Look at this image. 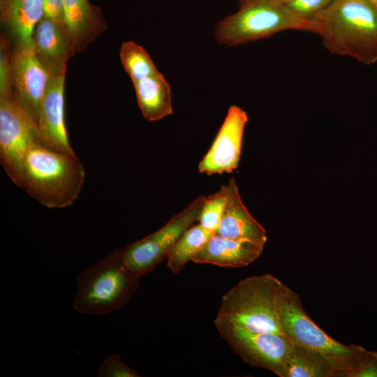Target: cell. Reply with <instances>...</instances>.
Instances as JSON below:
<instances>
[{
	"label": "cell",
	"instance_id": "7402d4cb",
	"mask_svg": "<svg viewBox=\"0 0 377 377\" xmlns=\"http://www.w3.org/2000/svg\"><path fill=\"white\" fill-rule=\"evenodd\" d=\"M226 201L223 186L219 191L205 198L198 221L205 229L215 233L222 216Z\"/></svg>",
	"mask_w": 377,
	"mask_h": 377
},
{
	"label": "cell",
	"instance_id": "f546056e",
	"mask_svg": "<svg viewBox=\"0 0 377 377\" xmlns=\"http://www.w3.org/2000/svg\"><path fill=\"white\" fill-rule=\"evenodd\" d=\"M367 1H371V2H372V0H367Z\"/></svg>",
	"mask_w": 377,
	"mask_h": 377
},
{
	"label": "cell",
	"instance_id": "30bf717a",
	"mask_svg": "<svg viewBox=\"0 0 377 377\" xmlns=\"http://www.w3.org/2000/svg\"><path fill=\"white\" fill-rule=\"evenodd\" d=\"M10 69L13 98L38 124L42 101L52 73L38 57L34 41L17 43L10 54Z\"/></svg>",
	"mask_w": 377,
	"mask_h": 377
},
{
	"label": "cell",
	"instance_id": "d4e9b609",
	"mask_svg": "<svg viewBox=\"0 0 377 377\" xmlns=\"http://www.w3.org/2000/svg\"><path fill=\"white\" fill-rule=\"evenodd\" d=\"M13 94L11 84L10 54L4 38H1L0 96Z\"/></svg>",
	"mask_w": 377,
	"mask_h": 377
},
{
	"label": "cell",
	"instance_id": "5b68a950",
	"mask_svg": "<svg viewBox=\"0 0 377 377\" xmlns=\"http://www.w3.org/2000/svg\"><path fill=\"white\" fill-rule=\"evenodd\" d=\"M283 285L271 274L244 279L223 295L216 318L251 332L285 336L279 316Z\"/></svg>",
	"mask_w": 377,
	"mask_h": 377
},
{
	"label": "cell",
	"instance_id": "52a82bcc",
	"mask_svg": "<svg viewBox=\"0 0 377 377\" xmlns=\"http://www.w3.org/2000/svg\"><path fill=\"white\" fill-rule=\"evenodd\" d=\"M205 198L198 196L156 232L119 249L125 266L140 277L153 270L167 257L181 236L198 221Z\"/></svg>",
	"mask_w": 377,
	"mask_h": 377
},
{
	"label": "cell",
	"instance_id": "7c38bea8",
	"mask_svg": "<svg viewBox=\"0 0 377 377\" xmlns=\"http://www.w3.org/2000/svg\"><path fill=\"white\" fill-rule=\"evenodd\" d=\"M66 68L52 75L38 121L39 143L66 154H75L67 135L64 118V84Z\"/></svg>",
	"mask_w": 377,
	"mask_h": 377
},
{
	"label": "cell",
	"instance_id": "6da1fadb",
	"mask_svg": "<svg viewBox=\"0 0 377 377\" xmlns=\"http://www.w3.org/2000/svg\"><path fill=\"white\" fill-rule=\"evenodd\" d=\"M318 35L331 54L364 65L377 62V9L367 0H334L314 16Z\"/></svg>",
	"mask_w": 377,
	"mask_h": 377
},
{
	"label": "cell",
	"instance_id": "ba28073f",
	"mask_svg": "<svg viewBox=\"0 0 377 377\" xmlns=\"http://www.w3.org/2000/svg\"><path fill=\"white\" fill-rule=\"evenodd\" d=\"M214 325L233 352L244 362L284 377L293 343L285 336L272 332H256L215 318Z\"/></svg>",
	"mask_w": 377,
	"mask_h": 377
},
{
	"label": "cell",
	"instance_id": "9a60e30c",
	"mask_svg": "<svg viewBox=\"0 0 377 377\" xmlns=\"http://www.w3.org/2000/svg\"><path fill=\"white\" fill-rule=\"evenodd\" d=\"M263 248L252 242L231 239L214 233L191 261L225 267H243L258 259Z\"/></svg>",
	"mask_w": 377,
	"mask_h": 377
},
{
	"label": "cell",
	"instance_id": "5bb4252c",
	"mask_svg": "<svg viewBox=\"0 0 377 377\" xmlns=\"http://www.w3.org/2000/svg\"><path fill=\"white\" fill-rule=\"evenodd\" d=\"M33 41L38 57L52 74L66 68L68 60L77 52L66 23L47 17L37 24Z\"/></svg>",
	"mask_w": 377,
	"mask_h": 377
},
{
	"label": "cell",
	"instance_id": "9c48e42d",
	"mask_svg": "<svg viewBox=\"0 0 377 377\" xmlns=\"http://www.w3.org/2000/svg\"><path fill=\"white\" fill-rule=\"evenodd\" d=\"M39 142L37 124L18 105L13 94L0 96V161L18 186L26 153Z\"/></svg>",
	"mask_w": 377,
	"mask_h": 377
},
{
	"label": "cell",
	"instance_id": "ffe728a7",
	"mask_svg": "<svg viewBox=\"0 0 377 377\" xmlns=\"http://www.w3.org/2000/svg\"><path fill=\"white\" fill-rule=\"evenodd\" d=\"M213 234L199 223L189 228L175 243L167 255V266L172 273L177 274L180 272Z\"/></svg>",
	"mask_w": 377,
	"mask_h": 377
},
{
	"label": "cell",
	"instance_id": "83f0119b",
	"mask_svg": "<svg viewBox=\"0 0 377 377\" xmlns=\"http://www.w3.org/2000/svg\"><path fill=\"white\" fill-rule=\"evenodd\" d=\"M269 1H274V2L280 3H283V4L285 5L288 1H289L290 0H269Z\"/></svg>",
	"mask_w": 377,
	"mask_h": 377
},
{
	"label": "cell",
	"instance_id": "8fae6325",
	"mask_svg": "<svg viewBox=\"0 0 377 377\" xmlns=\"http://www.w3.org/2000/svg\"><path fill=\"white\" fill-rule=\"evenodd\" d=\"M246 112L232 105L209 151L198 164V171L209 175L230 173L239 164L245 126L248 121Z\"/></svg>",
	"mask_w": 377,
	"mask_h": 377
},
{
	"label": "cell",
	"instance_id": "3957f363",
	"mask_svg": "<svg viewBox=\"0 0 377 377\" xmlns=\"http://www.w3.org/2000/svg\"><path fill=\"white\" fill-rule=\"evenodd\" d=\"M279 316L286 337L293 343L313 350L327 361L333 377H355L374 351L343 344L323 331L304 309L300 295L286 285L279 301Z\"/></svg>",
	"mask_w": 377,
	"mask_h": 377
},
{
	"label": "cell",
	"instance_id": "cb8c5ba5",
	"mask_svg": "<svg viewBox=\"0 0 377 377\" xmlns=\"http://www.w3.org/2000/svg\"><path fill=\"white\" fill-rule=\"evenodd\" d=\"M334 0H290L285 6L299 17L313 20L314 16Z\"/></svg>",
	"mask_w": 377,
	"mask_h": 377
},
{
	"label": "cell",
	"instance_id": "4316f807",
	"mask_svg": "<svg viewBox=\"0 0 377 377\" xmlns=\"http://www.w3.org/2000/svg\"><path fill=\"white\" fill-rule=\"evenodd\" d=\"M355 377H377V352L374 353L367 363L355 374Z\"/></svg>",
	"mask_w": 377,
	"mask_h": 377
},
{
	"label": "cell",
	"instance_id": "277c9868",
	"mask_svg": "<svg viewBox=\"0 0 377 377\" xmlns=\"http://www.w3.org/2000/svg\"><path fill=\"white\" fill-rule=\"evenodd\" d=\"M239 10L216 26L215 36L221 45L237 46L267 38L286 30L318 34L316 20L297 16L284 4L269 0H239Z\"/></svg>",
	"mask_w": 377,
	"mask_h": 377
},
{
	"label": "cell",
	"instance_id": "4fadbf2b",
	"mask_svg": "<svg viewBox=\"0 0 377 377\" xmlns=\"http://www.w3.org/2000/svg\"><path fill=\"white\" fill-rule=\"evenodd\" d=\"M223 186L226 201L215 233L231 239L252 242L264 247L267 241V232L244 205L235 180L231 179Z\"/></svg>",
	"mask_w": 377,
	"mask_h": 377
},
{
	"label": "cell",
	"instance_id": "f1b7e54d",
	"mask_svg": "<svg viewBox=\"0 0 377 377\" xmlns=\"http://www.w3.org/2000/svg\"><path fill=\"white\" fill-rule=\"evenodd\" d=\"M372 3H374V5L377 9V0H372Z\"/></svg>",
	"mask_w": 377,
	"mask_h": 377
},
{
	"label": "cell",
	"instance_id": "d6986e66",
	"mask_svg": "<svg viewBox=\"0 0 377 377\" xmlns=\"http://www.w3.org/2000/svg\"><path fill=\"white\" fill-rule=\"evenodd\" d=\"M284 377H333V371L319 353L293 343Z\"/></svg>",
	"mask_w": 377,
	"mask_h": 377
},
{
	"label": "cell",
	"instance_id": "603a6c76",
	"mask_svg": "<svg viewBox=\"0 0 377 377\" xmlns=\"http://www.w3.org/2000/svg\"><path fill=\"white\" fill-rule=\"evenodd\" d=\"M99 377H139L140 375L129 367L119 355L112 353L107 356L98 369Z\"/></svg>",
	"mask_w": 377,
	"mask_h": 377
},
{
	"label": "cell",
	"instance_id": "484cf974",
	"mask_svg": "<svg viewBox=\"0 0 377 377\" xmlns=\"http://www.w3.org/2000/svg\"><path fill=\"white\" fill-rule=\"evenodd\" d=\"M44 17L66 23L62 0H43Z\"/></svg>",
	"mask_w": 377,
	"mask_h": 377
},
{
	"label": "cell",
	"instance_id": "44dd1931",
	"mask_svg": "<svg viewBox=\"0 0 377 377\" xmlns=\"http://www.w3.org/2000/svg\"><path fill=\"white\" fill-rule=\"evenodd\" d=\"M119 55L125 71L133 83L159 72L148 52L133 41L123 43Z\"/></svg>",
	"mask_w": 377,
	"mask_h": 377
},
{
	"label": "cell",
	"instance_id": "8992f818",
	"mask_svg": "<svg viewBox=\"0 0 377 377\" xmlns=\"http://www.w3.org/2000/svg\"><path fill=\"white\" fill-rule=\"evenodd\" d=\"M139 279L125 266L119 249H115L77 276L73 308L87 314H105L119 309L137 290Z\"/></svg>",
	"mask_w": 377,
	"mask_h": 377
},
{
	"label": "cell",
	"instance_id": "7a4b0ae2",
	"mask_svg": "<svg viewBox=\"0 0 377 377\" xmlns=\"http://www.w3.org/2000/svg\"><path fill=\"white\" fill-rule=\"evenodd\" d=\"M84 179V167L75 154L36 142L25 154L18 186L43 206L59 209L75 202Z\"/></svg>",
	"mask_w": 377,
	"mask_h": 377
},
{
	"label": "cell",
	"instance_id": "e0dca14e",
	"mask_svg": "<svg viewBox=\"0 0 377 377\" xmlns=\"http://www.w3.org/2000/svg\"><path fill=\"white\" fill-rule=\"evenodd\" d=\"M3 22L18 43H31L36 25L44 17L43 0H1Z\"/></svg>",
	"mask_w": 377,
	"mask_h": 377
},
{
	"label": "cell",
	"instance_id": "ac0fdd59",
	"mask_svg": "<svg viewBox=\"0 0 377 377\" xmlns=\"http://www.w3.org/2000/svg\"><path fill=\"white\" fill-rule=\"evenodd\" d=\"M66 24L80 51L96 36L100 25L88 0H62Z\"/></svg>",
	"mask_w": 377,
	"mask_h": 377
},
{
	"label": "cell",
	"instance_id": "2e32d148",
	"mask_svg": "<svg viewBox=\"0 0 377 377\" xmlns=\"http://www.w3.org/2000/svg\"><path fill=\"white\" fill-rule=\"evenodd\" d=\"M133 84L138 106L147 120L158 121L173 113L170 84L161 73Z\"/></svg>",
	"mask_w": 377,
	"mask_h": 377
}]
</instances>
